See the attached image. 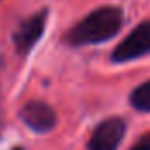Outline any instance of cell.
Here are the masks:
<instances>
[{
  "instance_id": "2",
  "label": "cell",
  "mask_w": 150,
  "mask_h": 150,
  "mask_svg": "<svg viewBox=\"0 0 150 150\" xmlns=\"http://www.w3.org/2000/svg\"><path fill=\"white\" fill-rule=\"evenodd\" d=\"M150 52V21L140 23L112 52V61L127 63Z\"/></svg>"
},
{
  "instance_id": "1",
  "label": "cell",
  "mask_w": 150,
  "mask_h": 150,
  "mask_svg": "<svg viewBox=\"0 0 150 150\" xmlns=\"http://www.w3.org/2000/svg\"><path fill=\"white\" fill-rule=\"evenodd\" d=\"M120 26H122V11L119 7L105 5L93 11L77 25H74L67 32L65 42L72 47L100 44L115 37Z\"/></svg>"
},
{
  "instance_id": "5",
  "label": "cell",
  "mask_w": 150,
  "mask_h": 150,
  "mask_svg": "<svg viewBox=\"0 0 150 150\" xmlns=\"http://www.w3.org/2000/svg\"><path fill=\"white\" fill-rule=\"evenodd\" d=\"M21 120L33 131L37 133H47L56 126V112L52 107H49L44 101H28L21 112H19Z\"/></svg>"
},
{
  "instance_id": "4",
  "label": "cell",
  "mask_w": 150,
  "mask_h": 150,
  "mask_svg": "<svg viewBox=\"0 0 150 150\" xmlns=\"http://www.w3.org/2000/svg\"><path fill=\"white\" fill-rule=\"evenodd\" d=\"M45 19H47V11H40L18 26V30L14 32V45L19 54L30 52V49L38 42L45 28Z\"/></svg>"
},
{
  "instance_id": "6",
  "label": "cell",
  "mask_w": 150,
  "mask_h": 150,
  "mask_svg": "<svg viewBox=\"0 0 150 150\" xmlns=\"http://www.w3.org/2000/svg\"><path fill=\"white\" fill-rule=\"evenodd\" d=\"M129 101H131L134 110H138V112H150V80L143 82L142 86H138L131 93Z\"/></svg>"
},
{
  "instance_id": "3",
  "label": "cell",
  "mask_w": 150,
  "mask_h": 150,
  "mask_svg": "<svg viewBox=\"0 0 150 150\" xmlns=\"http://www.w3.org/2000/svg\"><path fill=\"white\" fill-rule=\"evenodd\" d=\"M124 134H126V122L120 117L105 119L94 127L87 147L89 150H117Z\"/></svg>"
},
{
  "instance_id": "7",
  "label": "cell",
  "mask_w": 150,
  "mask_h": 150,
  "mask_svg": "<svg viewBox=\"0 0 150 150\" xmlns=\"http://www.w3.org/2000/svg\"><path fill=\"white\" fill-rule=\"evenodd\" d=\"M129 150H150V133H145L143 136H140Z\"/></svg>"
}]
</instances>
